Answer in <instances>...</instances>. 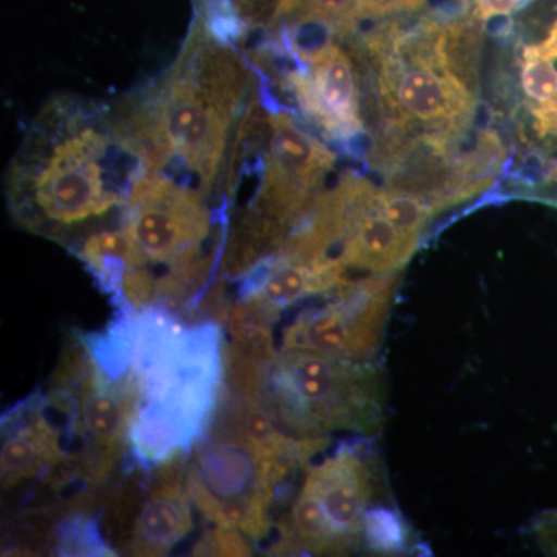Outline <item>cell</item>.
<instances>
[{"label": "cell", "mask_w": 557, "mask_h": 557, "mask_svg": "<svg viewBox=\"0 0 557 557\" xmlns=\"http://www.w3.org/2000/svg\"><path fill=\"white\" fill-rule=\"evenodd\" d=\"M159 172L123 104L60 95L32 120L7 177L10 214L22 228L79 240L112 214L123 219Z\"/></svg>", "instance_id": "1"}, {"label": "cell", "mask_w": 557, "mask_h": 557, "mask_svg": "<svg viewBox=\"0 0 557 557\" xmlns=\"http://www.w3.org/2000/svg\"><path fill=\"white\" fill-rule=\"evenodd\" d=\"M256 87L240 51L196 22L171 67L121 104L159 172L209 197L225 178L231 135Z\"/></svg>", "instance_id": "2"}, {"label": "cell", "mask_w": 557, "mask_h": 557, "mask_svg": "<svg viewBox=\"0 0 557 557\" xmlns=\"http://www.w3.org/2000/svg\"><path fill=\"white\" fill-rule=\"evenodd\" d=\"M478 20L391 24L366 36L364 51L386 139L381 157L399 150L443 153L478 115Z\"/></svg>", "instance_id": "3"}, {"label": "cell", "mask_w": 557, "mask_h": 557, "mask_svg": "<svg viewBox=\"0 0 557 557\" xmlns=\"http://www.w3.org/2000/svg\"><path fill=\"white\" fill-rule=\"evenodd\" d=\"M132 373L139 399L132 421L134 463L152 469L189 453L211 424L223 384L219 322L185 325L161 306L132 317Z\"/></svg>", "instance_id": "4"}, {"label": "cell", "mask_w": 557, "mask_h": 557, "mask_svg": "<svg viewBox=\"0 0 557 557\" xmlns=\"http://www.w3.org/2000/svg\"><path fill=\"white\" fill-rule=\"evenodd\" d=\"M260 397L278 428L296 438H327L333 431L373 435L386 416L379 366L304 348L278 350Z\"/></svg>", "instance_id": "5"}, {"label": "cell", "mask_w": 557, "mask_h": 557, "mask_svg": "<svg viewBox=\"0 0 557 557\" xmlns=\"http://www.w3.org/2000/svg\"><path fill=\"white\" fill-rule=\"evenodd\" d=\"M190 453L186 490L201 515L255 541L269 536L271 507L298 461L260 456L242 440L214 432H207Z\"/></svg>", "instance_id": "6"}, {"label": "cell", "mask_w": 557, "mask_h": 557, "mask_svg": "<svg viewBox=\"0 0 557 557\" xmlns=\"http://www.w3.org/2000/svg\"><path fill=\"white\" fill-rule=\"evenodd\" d=\"M397 274L358 278L330 292L332 300L302 311L282 333L281 348L369 359L383 339Z\"/></svg>", "instance_id": "7"}, {"label": "cell", "mask_w": 557, "mask_h": 557, "mask_svg": "<svg viewBox=\"0 0 557 557\" xmlns=\"http://www.w3.org/2000/svg\"><path fill=\"white\" fill-rule=\"evenodd\" d=\"M295 61L288 86L300 112L336 141H354L364 134L357 70L335 40L307 50L285 49Z\"/></svg>", "instance_id": "8"}, {"label": "cell", "mask_w": 557, "mask_h": 557, "mask_svg": "<svg viewBox=\"0 0 557 557\" xmlns=\"http://www.w3.org/2000/svg\"><path fill=\"white\" fill-rule=\"evenodd\" d=\"M523 33L509 53L507 104L528 148L557 153V17Z\"/></svg>", "instance_id": "9"}, {"label": "cell", "mask_w": 557, "mask_h": 557, "mask_svg": "<svg viewBox=\"0 0 557 557\" xmlns=\"http://www.w3.org/2000/svg\"><path fill=\"white\" fill-rule=\"evenodd\" d=\"M189 453L175 454L150 469L141 504L123 552L164 556L193 531V508L186 490Z\"/></svg>", "instance_id": "10"}, {"label": "cell", "mask_w": 557, "mask_h": 557, "mask_svg": "<svg viewBox=\"0 0 557 557\" xmlns=\"http://www.w3.org/2000/svg\"><path fill=\"white\" fill-rule=\"evenodd\" d=\"M304 487L314 494L347 552L361 544L362 523L375 494L376 471L358 446H343L306 469Z\"/></svg>", "instance_id": "11"}, {"label": "cell", "mask_w": 557, "mask_h": 557, "mask_svg": "<svg viewBox=\"0 0 557 557\" xmlns=\"http://www.w3.org/2000/svg\"><path fill=\"white\" fill-rule=\"evenodd\" d=\"M64 467L62 431L47 412L46 395L36 392L2 417V486L47 478L54 469Z\"/></svg>", "instance_id": "12"}, {"label": "cell", "mask_w": 557, "mask_h": 557, "mask_svg": "<svg viewBox=\"0 0 557 557\" xmlns=\"http://www.w3.org/2000/svg\"><path fill=\"white\" fill-rule=\"evenodd\" d=\"M274 21L289 22L296 30L317 25L336 36L351 35L366 20L362 0H277Z\"/></svg>", "instance_id": "13"}, {"label": "cell", "mask_w": 557, "mask_h": 557, "mask_svg": "<svg viewBox=\"0 0 557 557\" xmlns=\"http://www.w3.org/2000/svg\"><path fill=\"white\" fill-rule=\"evenodd\" d=\"M53 552L58 556H116L98 520L76 511L65 516L54 531Z\"/></svg>", "instance_id": "14"}, {"label": "cell", "mask_w": 557, "mask_h": 557, "mask_svg": "<svg viewBox=\"0 0 557 557\" xmlns=\"http://www.w3.org/2000/svg\"><path fill=\"white\" fill-rule=\"evenodd\" d=\"M362 539L372 552L397 555L408 549L410 536L405 519L386 507L369 508L362 523Z\"/></svg>", "instance_id": "15"}, {"label": "cell", "mask_w": 557, "mask_h": 557, "mask_svg": "<svg viewBox=\"0 0 557 557\" xmlns=\"http://www.w3.org/2000/svg\"><path fill=\"white\" fill-rule=\"evenodd\" d=\"M194 556H251V547L242 531L215 525L193 548Z\"/></svg>", "instance_id": "16"}, {"label": "cell", "mask_w": 557, "mask_h": 557, "mask_svg": "<svg viewBox=\"0 0 557 557\" xmlns=\"http://www.w3.org/2000/svg\"><path fill=\"white\" fill-rule=\"evenodd\" d=\"M527 3L528 0H474V17L480 22H490L509 16Z\"/></svg>", "instance_id": "17"}, {"label": "cell", "mask_w": 557, "mask_h": 557, "mask_svg": "<svg viewBox=\"0 0 557 557\" xmlns=\"http://www.w3.org/2000/svg\"><path fill=\"white\" fill-rule=\"evenodd\" d=\"M426 0H362L366 20L420 9Z\"/></svg>", "instance_id": "18"}, {"label": "cell", "mask_w": 557, "mask_h": 557, "mask_svg": "<svg viewBox=\"0 0 557 557\" xmlns=\"http://www.w3.org/2000/svg\"><path fill=\"white\" fill-rule=\"evenodd\" d=\"M233 2H236L237 5H239L240 11H251L252 7H255L256 0H233Z\"/></svg>", "instance_id": "19"}]
</instances>
